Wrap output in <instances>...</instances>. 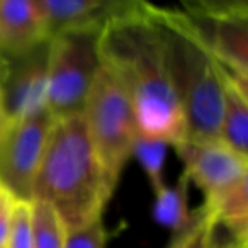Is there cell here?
<instances>
[{
  "label": "cell",
  "instance_id": "cell-19",
  "mask_svg": "<svg viewBox=\"0 0 248 248\" xmlns=\"http://www.w3.org/2000/svg\"><path fill=\"white\" fill-rule=\"evenodd\" d=\"M107 233L102 219L87 224L78 230L66 231L65 248H106Z\"/></svg>",
  "mask_w": 248,
  "mask_h": 248
},
{
  "label": "cell",
  "instance_id": "cell-13",
  "mask_svg": "<svg viewBox=\"0 0 248 248\" xmlns=\"http://www.w3.org/2000/svg\"><path fill=\"white\" fill-rule=\"evenodd\" d=\"M202 206L213 214L217 228L233 241H248V177L204 199Z\"/></svg>",
  "mask_w": 248,
  "mask_h": 248
},
{
  "label": "cell",
  "instance_id": "cell-11",
  "mask_svg": "<svg viewBox=\"0 0 248 248\" xmlns=\"http://www.w3.org/2000/svg\"><path fill=\"white\" fill-rule=\"evenodd\" d=\"M129 2V0H128ZM124 0H38L49 34L82 32L97 36L100 29L123 11Z\"/></svg>",
  "mask_w": 248,
  "mask_h": 248
},
{
  "label": "cell",
  "instance_id": "cell-15",
  "mask_svg": "<svg viewBox=\"0 0 248 248\" xmlns=\"http://www.w3.org/2000/svg\"><path fill=\"white\" fill-rule=\"evenodd\" d=\"M217 224L213 214L201 204L190 216L186 230L173 234L167 248H223L226 241L217 240Z\"/></svg>",
  "mask_w": 248,
  "mask_h": 248
},
{
  "label": "cell",
  "instance_id": "cell-6",
  "mask_svg": "<svg viewBox=\"0 0 248 248\" xmlns=\"http://www.w3.org/2000/svg\"><path fill=\"white\" fill-rule=\"evenodd\" d=\"M182 11L199 29L221 68L248 83V4L245 0L186 2Z\"/></svg>",
  "mask_w": 248,
  "mask_h": 248
},
{
  "label": "cell",
  "instance_id": "cell-5",
  "mask_svg": "<svg viewBox=\"0 0 248 248\" xmlns=\"http://www.w3.org/2000/svg\"><path fill=\"white\" fill-rule=\"evenodd\" d=\"M97 36L62 32L48 41V112L53 117L82 112L99 70Z\"/></svg>",
  "mask_w": 248,
  "mask_h": 248
},
{
  "label": "cell",
  "instance_id": "cell-23",
  "mask_svg": "<svg viewBox=\"0 0 248 248\" xmlns=\"http://www.w3.org/2000/svg\"><path fill=\"white\" fill-rule=\"evenodd\" d=\"M7 63H9V60L5 58L2 53H0V72H4L5 70V66H7Z\"/></svg>",
  "mask_w": 248,
  "mask_h": 248
},
{
  "label": "cell",
  "instance_id": "cell-22",
  "mask_svg": "<svg viewBox=\"0 0 248 248\" xmlns=\"http://www.w3.org/2000/svg\"><path fill=\"white\" fill-rule=\"evenodd\" d=\"M223 248H248V241H233V240H228L226 243L223 245Z\"/></svg>",
  "mask_w": 248,
  "mask_h": 248
},
{
  "label": "cell",
  "instance_id": "cell-16",
  "mask_svg": "<svg viewBox=\"0 0 248 248\" xmlns=\"http://www.w3.org/2000/svg\"><path fill=\"white\" fill-rule=\"evenodd\" d=\"M169 146V143L162 141V140L148 138L143 135H138L135 146H133V156L138 160L140 165L145 170L153 194H156L167 186L163 180V165H165Z\"/></svg>",
  "mask_w": 248,
  "mask_h": 248
},
{
  "label": "cell",
  "instance_id": "cell-8",
  "mask_svg": "<svg viewBox=\"0 0 248 248\" xmlns=\"http://www.w3.org/2000/svg\"><path fill=\"white\" fill-rule=\"evenodd\" d=\"M173 148L184 163V173L199 187L204 199L248 177V158L238 155L221 140L186 138Z\"/></svg>",
  "mask_w": 248,
  "mask_h": 248
},
{
  "label": "cell",
  "instance_id": "cell-14",
  "mask_svg": "<svg viewBox=\"0 0 248 248\" xmlns=\"http://www.w3.org/2000/svg\"><path fill=\"white\" fill-rule=\"evenodd\" d=\"M189 177L182 172L173 186H165L162 190L153 194V217L158 224L169 228L172 236L186 230L190 223L192 211L189 209Z\"/></svg>",
  "mask_w": 248,
  "mask_h": 248
},
{
  "label": "cell",
  "instance_id": "cell-12",
  "mask_svg": "<svg viewBox=\"0 0 248 248\" xmlns=\"http://www.w3.org/2000/svg\"><path fill=\"white\" fill-rule=\"evenodd\" d=\"M219 140L248 158V83L223 68V110Z\"/></svg>",
  "mask_w": 248,
  "mask_h": 248
},
{
  "label": "cell",
  "instance_id": "cell-9",
  "mask_svg": "<svg viewBox=\"0 0 248 248\" xmlns=\"http://www.w3.org/2000/svg\"><path fill=\"white\" fill-rule=\"evenodd\" d=\"M0 89L9 119L48 112V43L22 58L9 60Z\"/></svg>",
  "mask_w": 248,
  "mask_h": 248
},
{
  "label": "cell",
  "instance_id": "cell-18",
  "mask_svg": "<svg viewBox=\"0 0 248 248\" xmlns=\"http://www.w3.org/2000/svg\"><path fill=\"white\" fill-rule=\"evenodd\" d=\"M5 248H34L32 231V201H16L12 224Z\"/></svg>",
  "mask_w": 248,
  "mask_h": 248
},
{
  "label": "cell",
  "instance_id": "cell-10",
  "mask_svg": "<svg viewBox=\"0 0 248 248\" xmlns=\"http://www.w3.org/2000/svg\"><path fill=\"white\" fill-rule=\"evenodd\" d=\"M49 38L38 0H0V53L5 58H22Z\"/></svg>",
  "mask_w": 248,
  "mask_h": 248
},
{
  "label": "cell",
  "instance_id": "cell-17",
  "mask_svg": "<svg viewBox=\"0 0 248 248\" xmlns=\"http://www.w3.org/2000/svg\"><path fill=\"white\" fill-rule=\"evenodd\" d=\"M34 248H65L66 226L62 217L45 202L32 201Z\"/></svg>",
  "mask_w": 248,
  "mask_h": 248
},
{
  "label": "cell",
  "instance_id": "cell-4",
  "mask_svg": "<svg viewBox=\"0 0 248 248\" xmlns=\"http://www.w3.org/2000/svg\"><path fill=\"white\" fill-rule=\"evenodd\" d=\"M82 116L107 180L116 189L140 129L126 93L102 66L87 93Z\"/></svg>",
  "mask_w": 248,
  "mask_h": 248
},
{
  "label": "cell",
  "instance_id": "cell-21",
  "mask_svg": "<svg viewBox=\"0 0 248 248\" xmlns=\"http://www.w3.org/2000/svg\"><path fill=\"white\" fill-rule=\"evenodd\" d=\"M4 72H0V78H2ZM9 117H7V112H5V106H4V97H2V89H0V131L4 129V126L7 124Z\"/></svg>",
  "mask_w": 248,
  "mask_h": 248
},
{
  "label": "cell",
  "instance_id": "cell-7",
  "mask_svg": "<svg viewBox=\"0 0 248 248\" xmlns=\"http://www.w3.org/2000/svg\"><path fill=\"white\" fill-rule=\"evenodd\" d=\"M53 119L49 112L9 119L0 131V187L14 199L32 201V186Z\"/></svg>",
  "mask_w": 248,
  "mask_h": 248
},
{
  "label": "cell",
  "instance_id": "cell-3",
  "mask_svg": "<svg viewBox=\"0 0 248 248\" xmlns=\"http://www.w3.org/2000/svg\"><path fill=\"white\" fill-rule=\"evenodd\" d=\"M155 14L162 28L173 89L186 117L187 138L219 140L223 68L182 9L155 5Z\"/></svg>",
  "mask_w": 248,
  "mask_h": 248
},
{
  "label": "cell",
  "instance_id": "cell-20",
  "mask_svg": "<svg viewBox=\"0 0 248 248\" xmlns=\"http://www.w3.org/2000/svg\"><path fill=\"white\" fill-rule=\"evenodd\" d=\"M16 201L17 199H14L7 190L0 187V248H5L7 245Z\"/></svg>",
  "mask_w": 248,
  "mask_h": 248
},
{
  "label": "cell",
  "instance_id": "cell-1",
  "mask_svg": "<svg viewBox=\"0 0 248 248\" xmlns=\"http://www.w3.org/2000/svg\"><path fill=\"white\" fill-rule=\"evenodd\" d=\"M99 63L126 93L140 135L177 145L187 138L182 106L173 89L155 5L133 2L95 38Z\"/></svg>",
  "mask_w": 248,
  "mask_h": 248
},
{
  "label": "cell",
  "instance_id": "cell-2",
  "mask_svg": "<svg viewBox=\"0 0 248 248\" xmlns=\"http://www.w3.org/2000/svg\"><path fill=\"white\" fill-rule=\"evenodd\" d=\"M112 194L82 112L55 117L32 186V201L48 204L72 231L102 219Z\"/></svg>",
  "mask_w": 248,
  "mask_h": 248
}]
</instances>
